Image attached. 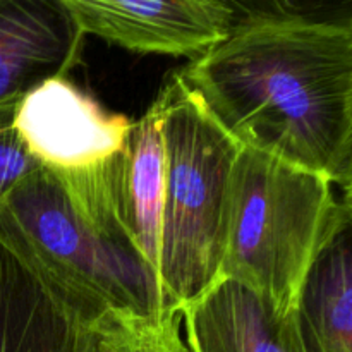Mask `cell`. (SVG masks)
<instances>
[{
	"label": "cell",
	"instance_id": "1",
	"mask_svg": "<svg viewBox=\"0 0 352 352\" xmlns=\"http://www.w3.org/2000/svg\"><path fill=\"white\" fill-rule=\"evenodd\" d=\"M179 78L241 148L322 175L351 198L349 16H237L227 36Z\"/></svg>",
	"mask_w": 352,
	"mask_h": 352
},
{
	"label": "cell",
	"instance_id": "2",
	"mask_svg": "<svg viewBox=\"0 0 352 352\" xmlns=\"http://www.w3.org/2000/svg\"><path fill=\"white\" fill-rule=\"evenodd\" d=\"M351 198L318 174L241 148L230 174L220 282L239 284L280 315L298 308L313 263L344 222Z\"/></svg>",
	"mask_w": 352,
	"mask_h": 352
},
{
	"label": "cell",
	"instance_id": "3",
	"mask_svg": "<svg viewBox=\"0 0 352 352\" xmlns=\"http://www.w3.org/2000/svg\"><path fill=\"white\" fill-rule=\"evenodd\" d=\"M164 138L158 285L177 313L220 282L230 174L241 146L175 74L157 96Z\"/></svg>",
	"mask_w": 352,
	"mask_h": 352
},
{
	"label": "cell",
	"instance_id": "4",
	"mask_svg": "<svg viewBox=\"0 0 352 352\" xmlns=\"http://www.w3.org/2000/svg\"><path fill=\"white\" fill-rule=\"evenodd\" d=\"M0 244L88 323L109 309L165 308L150 270L89 227L41 167L0 203Z\"/></svg>",
	"mask_w": 352,
	"mask_h": 352
},
{
	"label": "cell",
	"instance_id": "5",
	"mask_svg": "<svg viewBox=\"0 0 352 352\" xmlns=\"http://www.w3.org/2000/svg\"><path fill=\"white\" fill-rule=\"evenodd\" d=\"M14 127L31 157L62 186L78 215L124 250L116 198L133 120L107 112L64 76L24 96Z\"/></svg>",
	"mask_w": 352,
	"mask_h": 352
},
{
	"label": "cell",
	"instance_id": "6",
	"mask_svg": "<svg viewBox=\"0 0 352 352\" xmlns=\"http://www.w3.org/2000/svg\"><path fill=\"white\" fill-rule=\"evenodd\" d=\"M82 34L140 54L203 55L227 36L237 6L217 0H62Z\"/></svg>",
	"mask_w": 352,
	"mask_h": 352
},
{
	"label": "cell",
	"instance_id": "7",
	"mask_svg": "<svg viewBox=\"0 0 352 352\" xmlns=\"http://www.w3.org/2000/svg\"><path fill=\"white\" fill-rule=\"evenodd\" d=\"M85 34L62 0H0V110L78 62Z\"/></svg>",
	"mask_w": 352,
	"mask_h": 352
},
{
	"label": "cell",
	"instance_id": "8",
	"mask_svg": "<svg viewBox=\"0 0 352 352\" xmlns=\"http://www.w3.org/2000/svg\"><path fill=\"white\" fill-rule=\"evenodd\" d=\"M191 352H306L296 313L222 280L181 313Z\"/></svg>",
	"mask_w": 352,
	"mask_h": 352
},
{
	"label": "cell",
	"instance_id": "9",
	"mask_svg": "<svg viewBox=\"0 0 352 352\" xmlns=\"http://www.w3.org/2000/svg\"><path fill=\"white\" fill-rule=\"evenodd\" d=\"M0 352H93L91 323L0 244Z\"/></svg>",
	"mask_w": 352,
	"mask_h": 352
},
{
	"label": "cell",
	"instance_id": "10",
	"mask_svg": "<svg viewBox=\"0 0 352 352\" xmlns=\"http://www.w3.org/2000/svg\"><path fill=\"white\" fill-rule=\"evenodd\" d=\"M351 220L323 248L301 289L296 320L306 352H352Z\"/></svg>",
	"mask_w": 352,
	"mask_h": 352
},
{
	"label": "cell",
	"instance_id": "11",
	"mask_svg": "<svg viewBox=\"0 0 352 352\" xmlns=\"http://www.w3.org/2000/svg\"><path fill=\"white\" fill-rule=\"evenodd\" d=\"M93 352H191L182 315L172 308L143 313L109 309L91 323Z\"/></svg>",
	"mask_w": 352,
	"mask_h": 352
},
{
	"label": "cell",
	"instance_id": "12",
	"mask_svg": "<svg viewBox=\"0 0 352 352\" xmlns=\"http://www.w3.org/2000/svg\"><path fill=\"white\" fill-rule=\"evenodd\" d=\"M14 113L16 109L0 110V203L23 179L40 168L14 127Z\"/></svg>",
	"mask_w": 352,
	"mask_h": 352
}]
</instances>
